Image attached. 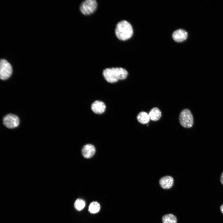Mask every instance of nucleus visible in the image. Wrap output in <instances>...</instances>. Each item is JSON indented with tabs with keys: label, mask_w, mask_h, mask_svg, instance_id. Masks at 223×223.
I'll return each instance as SVG.
<instances>
[{
	"label": "nucleus",
	"mask_w": 223,
	"mask_h": 223,
	"mask_svg": "<svg viewBox=\"0 0 223 223\" xmlns=\"http://www.w3.org/2000/svg\"><path fill=\"white\" fill-rule=\"evenodd\" d=\"M103 74L106 81L110 83H114L119 80L126 78L128 72L123 68L116 67L106 68L103 71Z\"/></svg>",
	"instance_id": "1"
},
{
	"label": "nucleus",
	"mask_w": 223,
	"mask_h": 223,
	"mask_svg": "<svg viewBox=\"0 0 223 223\" xmlns=\"http://www.w3.org/2000/svg\"><path fill=\"white\" fill-rule=\"evenodd\" d=\"M115 33L118 39L125 41L132 37L133 34V30L129 22L123 20L117 24L115 29Z\"/></svg>",
	"instance_id": "2"
},
{
	"label": "nucleus",
	"mask_w": 223,
	"mask_h": 223,
	"mask_svg": "<svg viewBox=\"0 0 223 223\" xmlns=\"http://www.w3.org/2000/svg\"><path fill=\"white\" fill-rule=\"evenodd\" d=\"M179 120L181 125L184 128H190L193 125V116L190 111L188 109H185L181 112Z\"/></svg>",
	"instance_id": "3"
},
{
	"label": "nucleus",
	"mask_w": 223,
	"mask_h": 223,
	"mask_svg": "<svg viewBox=\"0 0 223 223\" xmlns=\"http://www.w3.org/2000/svg\"><path fill=\"white\" fill-rule=\"evenodd\" d=\"M97 7V3L95 0H86L81 4L80 9L82 14L89 15L93 13Z\"/></svg>",
	"instance_id": "4"
},
{
	"label": "nucleus",
	"mask_w": 223,
	"mask_h": 223,
	"mask_svg": "<svg viewBox=\"0 0 223 223\" xmlns=\"http://www.w3.org/2000/svg\"><path fill=\"white\" fill-rule=\"evenodd\" d=\"M12 69L10 64L5 59H1L0 63V77L2 80L8 79L11 75Z\"/></svg>",
	"instance_id": "5"
},
{
	"label": "nucleus",
	"mask_w": 223,
	"mask_h": 223,
	"mask_svg": "<svg viewBox=\"0 0 223 223\" xmlns=\"http://www.w3.org/2000/svg\"><path fill=\"white\" fill-rule=\"evenodd\" d=\"M3 123L7 128L13 129L17 127L19 125L20 120L17 116L14 114H9L4 117Z\"/></svg>",
	"instance_id": "6"
},
{
	"label": "nucleus",
	"mask_w": 223,
	"mask_h": 223,
	"mask_svg": "<svg viewBox=\"0 0 223 223\" xmlns=\"http://www.w3.org/2000/svg\"><path fill=\"white\" fill-rule=\"evenodd\" d=\"M172 36L175 42H181L187 39L188 33L185 30L179 29L174 31Z\"/></svg>",
	"instance_id": "7"
},
{
	"label": "nucleus",
	"mask_w": 223,
	"mask_h": 223,
	"mask_svg": "<svg viewBox=\"0 0 223 223\" xmlns=\"http://www.w3.org/2000/svg\"><path fill=\"white\" fill-rule=\"evenodd\" d=\"M96 151L95 148L91 144L85 145L82 149V154L85 158L89 159L94 156Z\"/></svg>",
	"instance_id": "8"
},
{
	"label": "nucleus",
	"mask_w": 223,
	"mask_h": 223,
	"mask_svg": "<svg viewBox=\"0 0 223 223\" xmlns=\"http://www.w3.org/2000/svg\"><path fill=\"white\" fill-rule=\"evenodd\" d=\"M173 178L169 176L163 177L159 180V183L160 186L164 189L170 188L173 186Z\"/></svg>",
	"instance_id": "9"
},
{
	"label": "nucleus",
	"mask_w": 223,
	"mask_h": 223,
	"mask_svg": "<svg viewBox=\"0 0 223 223\" xmlns=\"http://www.w3.org/2000/svg\"><path fill=\"white\" fill-rule=\"evenodd\" d=\"M106 108V105L104 103L98 100L94 102L91 106L92 111L94 113L98 114H101L103 113Z\"/></svg>",
	"instance_id": "10"
},
{
	"label": "nucleus",
	"mask_w": 223,
	"mask_h": 223,
	"mask_svg": "<svg viewBox=\"0 0 223 223\" xmlns=\"http://www.w3.org/2000/svg\"><path fill=\"white\" fill-rule=\"evenodd\" d=\"M150 120L153 121L159 120L161 116V112L160 110L156 107L151 109L149 113Z\"/></svg>",
	"instance_id": "11"
},
{
	"label": "nucleus",
	"mask_w": 223,
	"mask_h": 223,
	"mask_svg": "<svg viewBox=\"0 0 223 223\" xmlns=\"http://www.w3.org/2000/svg\"><path fill=\"white\" fill-rule=\"evenodd\" d=\"M138 121L142 124H147L150 121V119L149 114L145 112H141L137 116Z\"/></svg>",
	"instance_id": "12"
},
{
	"label": "nucleus",
	"mask_w": 223,
	"mask_h": 223,
	"mask_svg": "<svg viewBox=\"0 0 223 223\" xmlns=\"http://www.w3.org/2000/svg\"><path fill=\"white\" fill-rule=\"evenodd\" d=\"M163 223H177L176 217L171 214H167L164 216L162 218Z\"/></svg>",
	"instance_id": "13"
},
{
	"label": "nucleus",
	"mask_w": 223,
	"mask_h": 223,
	"mask_svg": "<svg viewBox=\"0 0 223 223\" xmlns=\"http://www.w3.org/2000/svg\"><path fill=\"white\" fill-rule=\"evenodd\" d=\"M100 206L99 204L96 202H93L90 205L89 211L91 213H95L100 210Z\"/></svg>",
	"instance_id": "14"
},
{
	"label": "nucleus",
	"mask_w": 223,
	"mask_h": 223,
	"mask_svg": "<svg viewBox=\"0 0 223 223\" xmlns=\"http://www.w3.org/2000/svg\"><path fill=\"white\" fill-rule=\"evenodd\" d=\"M85 203L83 200L78 199L76 200L74 203V207L78 211L82 210L84 208Z\"/></svg>",
	"instance_id": "15"
},
{
	"label": "nucleus",
	"mask_w": 223,
	"mask_h": 223,
	"mask_svg": "<svg viewBox=\"0 0 223 223\" xmlns=\"http://www.w3.org/2000/svg\"><path fill=\"white\" fill-rule=\"evenodd\" d=\"M220 182L223 186V172L222 173L220 177Z\"/></svg>",
	"instance_id": "16"
},
{
	"label": "nucleus",
	"mask_w": 223,
	"mask_h": 223,
	"mask_svg": "<svg viewBox=\"0 0 223 223\" xmlns=\"http://www.w3.org/2000/svg\"><path fill=\"white\" fill-rule=\"evenodd\" d=\"M220 209L221 212L223 214V204L220 206Z\"/></svg>",
	"instance_id": "17"
}]
</instances>
